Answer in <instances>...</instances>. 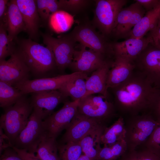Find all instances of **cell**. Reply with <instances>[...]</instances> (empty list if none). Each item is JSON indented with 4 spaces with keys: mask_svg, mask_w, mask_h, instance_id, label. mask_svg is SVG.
Masks as SVG:
<instances>
[{
    "mask_svg": "<svg viewBox=\"0 0 160 160\" xmlns=\"http://www.w3.org/2000/svg\"><path fill=\"white\" fill-rule=\"evenodd\" d=\"M58 1L60 10L73 13L81 10L89 2L86 0H59Z\"/></svg>",
    "mask_w": 160,
    "mask_h": 160,
    "instance_id": "35",
    "label": "cell"
},
{
    "mask_svg": "<svg viewBox=\"0 0 160 160\" xmlns=\"http://www.w3.org/2000/svg\"><path fill=\"white\" fill-rule=\"evenodd\" d=\"M12 148L23 160H40L35 154L30 153L24 150L17 148L14 146Z\"/></svg>",
    "mask_w": 160,
    "mask_h": 160,
    "instance_id": "41",
    "label": "cell"
},
{
    "mask_svg": "<svg viewBox=\"0 0 160 160\" xmlns=\"http://www.w3.org/2000/svg\"><path fill=\"white\" fill-rule=\"evenodd\" d=\"M101 136L89 135L79 142L83 152L90 160H96L101 143Z\"/></svg>",
    "mask_w": 160,
    "mask_h": 160,
    "instance_id": "30",
    "label": "cell"
},
{
    "mask_svg": "<svg viewBox=\"0 0 160 160\" xmlns=\"http://www.w3.org/2000/svg\"><path fill=\"white\" fill-rule=\"evenodd\" d=\"M134 62L120 57H114L108 73L107 88L116 87L126 80L135 69Z\"/></svg>",
    "mask_w": 160,
    "mask_h": 160,
    "instance_id": "20",
    "label": "cell"
},
{
    "mask_svg": "<svg viewBox=\"0 0 160 160\" xmlns=\"http://www.w3.org/2000/svg\"><path fill=\"white\" fill-rule=\"evenodd\" d=\"M109 89L117 113L123 118L150 113L160 94V90L135 69L126 80Z\"/></svg>",
    "mask_w": 160,
    "mask_h": 160,
    "instance_id": "1",
    "label": "cell"
},
{
    "mask_svg": "<svg viewBox=\"0 0 160 160\" xmlns=\"http://www.w3.org/2000/svg\"><path fill=\"white\" fill-rule=\"evenodd\" d=\"M79 46V50H75L72 62L69 67L73 73L80 72L87 74L92 73L111 60L93 50L87 49L81 45Z\"/></svg>",
    "mask_w": 160,
    "mask_h": 160,
    "instance_id": "16",
    "label": "cell"
},
{
    "mask_svg": "<svg viewBox=\"0 0 160 160\" xmlns=\"http://www.w3.org/2000/svg\"><path fill=\"white\" fill-rule=\"evenodd\" d=\"M79 100H66L60 109L43 120L47 137L56 139L61 132L67 128L78 112Z\"/></svg>",
    "mask_w": 160,
    "mask_h": 160,
    "instance_id": "11",
    "label": "cell"
},
{
    "mask_svg": "<svg viewBox=\"0 0 160 160\" xmlns=\"http://www.w3.org/2000/svg\"><path fill=\"white\" fill-rule=\"evenodd\" d=\"M44 44L49 47L53 53L57 68L63 71L69 68L73 57L76 42L69 34L57 38L49 33H40Z\"/></svg>",
    "mask_w": 160,
    "mask_h": 160,
    "instance_id": "10",
    "label": "cell"
},
{
    "mask_svg": "<svg viewBox=\"0 0 160 160\" xmlns=\"http://www.w3.org/2000/svg\"><path fill=\"white\" fill-rule=\"evenodd\" d=\"M126 0H96L93 20L94 27L106 37L111 34L118 14L127 2Z\"/></svg>",
    "mask_w": 160,
    "mask_h": 160,
    "instance_id": "7",
    "label": "cell"
},
{
    "mask_svg": "<svg viewBox=\"0 0 160 160\" xmlns=\"http://www.w3.org/2000/svg\"><path fill=\"white\" fill-rule=\"evenodd\" d=\"M74 22L73 16L65 11L60 10L50 17L48 24L51 30L59 33L65 32L71 28Z\"/></svg>",
    "mask_w": 160,
    "mask_h": 160,
    "instance_id": "25",
    "label": "cell"
},
{
    "mask_svg": "<svg viewBox=\"0 0 160 160\" xmlns=\"http://www.w3.org/2000/svg\"><path fill=\"white\" fill-rule=\"evenodd\" d=\"M113 60L108 61L92 72L91 75L85 80L87 91L82 98L96 93L110 96L106 82L108 73Z\"/></svg>",
    "mask_w": 160,
    "mask_h": 160,
    "instance_id": "21",
    "label": "cell"
},
{
    "mask_svg": "<svg viewBox=\"0 0 160 160\" xmlns=\"http://www.w3.org/2000/svg\"><path fill=\"white\" fill-rule=\"evenodd\" d=\"M31 103L33 111L43 120L51 115L60 103L67 100V97L58 90L32 93Z\"/></svg>",
    "mask_w": 160,
    "mask_h": 160,
    "instance_id": "17",
    "label": "cell"
},
{
    "mask_svg": "<svg viewBox=\"0 0 160 160\" xmlns=\"http://www.w3.org/2000/svg\"><path fill=\"white\" fill-rule=\"evenodd\" d=\"M77 160H90V159L84 154L82 155Z\"/></svg>",
    "mask_w": 160,
    "mask_h": 160,
    "instance_id": "44",
    "label": "cell"
},
{
    "mask_svg": "<svg viewBox=\"0 0 160 160\" xmlns=\"http://www.w3.org/2000/svg\"><path fill=\"white\" fill-rule=\"evenodd\" d=\"M56 139L46 136L39 145L36 157L40 160H60Z\"/></svg>",
    "mask_w": 160,
    "mask_h": 160,
    "instance_id": "28",
    "label": "cell"
},
{
    "mask_svg": "<svg viewBox=\"0 0 160 160\" xmlns=\"http://www.w3.org/2000/svg\"><path fill=\"white\" fill-rule=\"evenodd\" d=\"M153 46H154L155 47L160 49V44L155 45V46H154V45H153Z\"/></svg>",
    "mask_w": 160,
    "mask_h": 160,
    "instance_id": "46",
    "label": "cell"
},
{
    "mask_svg": "<svg viewBox=\"0 0 160 160\" xmlns=\"http://www.w3.org/2000/svg\"><path fill=\"white\" fill-rule=\"evenodd\" d=\"M24 95L8 83L0 81V106L4 109L13 105Z\"/></svg>",
    "mask_w": 160,
    "mask_h": 160,
    "instance_id": "27",
    "label": "cell"
},
{
    "mask_svg": "<svg viewBox=\"0 0 160 160\" xmlns=\"http://www.w3.org/2000/svg\"><path fill=\"white\" fill-rule=\"evenodd\" d=\"M145 9L138 2L124 8L119 13L111 34L117 38L128 36L132 30L145 15Z\"/></svg>",
    "mask_w": 160,
    "mask_h": 160,
    "instance_id": "15",
    "label": "cell"
},
{
    "mask_svg": "<svg viewBox=\"0 0 160 160\" xmlns=\"http://www.w3.org/2000/svg\"><path fill=\"white\" fill-rule=\"evenodd\" d=\"M160 16V3L147 11L140 21L133 28L128 36L129 38L141 39L149 31L157 25Z\"/></svg>",
    "mask_w": 160,
    "mask_h": 160,
    "instance_id": "23",
    "label": "cell"
},
{
    "mask_svg": "<svg viewBox=\"0 0 160 160\" xmlns=\"http://www.w3.org/2000/svg\"><path fill=\"white\" fill-rule=\"evenodd\" d=\"M8 0H0V22L5 23L8 9Z\"/></svg>",
    "mask_w": 160,
    "mask_h": 160,
    "instance_id": "42",
    "label": "cell"
},
{
    "mask_svg": "<svg viewBox=\"0 0 160 160\" xmlns=\"http://www.w3.org/2000/svg\"><path fill=\"white\" fill-rule=\"evenodd\" d=\"M118 160H160V157L141 145L133 149H127Z\"/></svg>",
    "mask_w": 160,
    "mask_h": 160,
    "instance_id": "31",
    "label": "cell"
},
{
    "mask_svg": "<svg viewBox=\"0 0 160 160\" xmlns=\"http://www.w3.org/2000/svg\"><path fill=\"white\" fill-rule=\"evenodd\" d=\"M151 39V44L155 46L160 44V27H156L150 31V34L149 36Z\"/></svg>",
    "mask_w": 160,
    "mask_h": 160,
    "instance_id": "43",
    "label": "cell"
},
{
    "mask_svg": "<svg viewBox=\"0 0 160 160\" xmlns=\"http://www.w3.org/2000/svg\"><path fill=\"white\" fill-rule=\"evenodd\" d=\"M22 14L28 37L35 41L38 40L41 21L38 13L36 0H16Z\"/></svg>",
    "mask_w": 160,
    "mask_h": 160,
    "instance_id": "18",
    "label": "cell"
},
{
    "mask_svg": "<svg viewBox=\"0 0 160 160\" xmlns=\"http://www.w3.org/2000/svg\"><path fill=\"white\" fill-rule=\"evenodd\" d=\"M152 42L148 36L141 39L129 38L121 42L112 43L114 57H120L134 62Z\"/></svg>",
    "mask_w": 160,
    "mask_h": 160,
    "instance_id": "19",
    "label": "cell"
},
{
    "mask_svg": "<svg viewBox=\"0 0 160 160\" xmlns=\"http://www.w3.org/2000/svg\"><path fill=\"white\" fill-rule=\"evenodd\" d=\"M107 126L97 120L78 112L61 139V144L78 142L89 135L102 136Z\"/></svg>",
    "mask_w": 160,
    "mask_h": 160,
    "instance_id": "8",
    "label": "cell"
},
{
    "mask_svg": "<svg viewBox=\"0 0 160 160\" xmlns=\"http://www.w3.org/2000/svg\"><path fill=\"white\" fill-rule=\"evenodd\" d=\"M75 42L80 45L99 52L107 59L114 54L112 43L106 40V36L97 32L93 26L87 23L78 25L69 34Z\"/></svg>",
    "mask_w": 160,
    "mask_h": 160,
    "instance_id": "6",
    "label": "cell"
},
{
    "mask_svg": "<svg viewBox=\"0 0 160 160\" xmlns=\"http://www.w3.org/2000/svg\"><path fill=\"white\" fill-rule=\"evenodd\" d=\"M0 153L9 147H12L13 146L11 143L8 137L5 134L3 129L0 127Z\"/></svg>",
    "mask_w": 160,
    "mask_h": 160,
    "instance_id": "39",
    "label": "cell"
},
{
    "mask_svg": "<svg viewBox=\"0 0 160 160\" xmlns=\"http://www.w3.org/2000/svg\"><path fill=\"white\" fill-rule=\"evenodd\" d=\"M25 95L13 105L5 109L0 118V127L13 146L16 138L27 125L33 111L31 101Z\"/></svg>",
    "mask_w": 160,
    "mask_h": 160,
    "instance_id": "3",
    "label": "cell"
},
{
    "mask_svg": "<svg viewBox=\"0 0 160 160\" xmlns=\"http://www.w3.org/2000/svg\"><path fill=\"white\" fill-rule=\"evenodd\" d=\"M30 73L16 49L8 60H0V81L13 86L29 79Z\"/></svg>",
    "mask_w": 160,
    "mask_h": 160,
    "instance_id": "14",
    "label": "cell"
},
{
    "mask_svg": "<svg viewBox=\"0 0 160 160\" xmlns=\"http://www.w3.org/2000/svg\"><path fill=\"white\" fill-rule=\"evenodd\" d=\"M149 45L134 61L135 69L142 73L156 88L160 90V49Z\"/></svg>",
    "mask_w": 160,
    "mask_h": 160,
    "instance_id": "13",
    "label": "cell"
},
{
    "mask_svg": "<svg viewBox=\"0 0 160 160\" xmlns=\"http://www.w3.org/2000/svg\"><path fill=\"white\" fill-rule=\"evenodd\" d=\"M58 150L60 160H77L83 152L79 142L58 144Z\"/></svg>",
    "mask_w": 160,
    "mask_h": 160,
    "instance_id": "34",
    "label": "cell"
},
{
    "mask_svg": "<svg viewBox=\"0 0 160 160\" xmlns=\"http://www.w3.org/2000/svg\"><path fill=\"white\" fill-rule=\"evenodd\" d=\"M58 90L66 97H71L73 101L80 100L86 92L85 79L81 77L74 79L65 83Z\"/></svg>",
    "mask_w": 160,
    "mask_h": 160,
    "instance_id": "26",
    "label": "cell"
},
{
    "mask_svg": "<svg viewBox=\"0 0 160 160\" xmlns=\"http://www.w3.org/2000/svg\"><path fill=\"white\" fill-rule=\"evenodd\" d=\"M127 149L124 140L118 141L111 145L100 146L96 160H116L125 152Z\"/></svg>",
    "mask_w": 160,
    "mask_h": 160,
    "instance_id": "29",
    "label": "cell"
},
{
    "mask_svg": "<svg viewBox=\"0 0 160 160\" xmlns=\"http://www.w3.org/2000/svg\"><path fill=\"white\" fill-rule=\"evenodd\" d=\"M0 160H23L12 148L4 150L0 154Z\"/></svg>",
    "mask_w": 160,
    "mask_h": 160,
    "instance_id": "37",
    "label": "cell"
},
{
    "mask_svg": "<svg viewBox=\"0 0 160 160\" xmlns=\"http://www.w3.org/2000/svg\"><path fill=\"white\" fill-rule=\"evenodd\" d=\"M77 110L79 113L96 119L106 126L114 118L119 117L110 96L101 95H92L80 99Z\"/></svg>",
    "mask_w": 160,
    "mask_h": 160,
    "instance_id": "5",
    "label": "cell"
},
{
    "mask_svg": "<svg viewBox=\"0 0 160 160\" xmlns=\"http://www.w3.org/2000/svg\"><path fill=\"white\" fill-rule=\"evenodd\" d=\"M5 24L9 39L15 41L22 31L25 32V28L22 14L16 0L9 1Z\"/></svg>",
    "mask_w": 160,
    "mask_h": 160,
    "instance_id": "22",
    "label": "cell"
},
{
    "mask_svg": "<svg viewBox=\"0 0 160 160\" xmlns=\"http://www.w3.org/2000/svg\"><path fill=\"white\" fill-rule=\"evenodd\" d=\"M42 121L33 111L27 125L16 138L13 146L35 154L39 145L47 136Z\"/></svg>",
    "mask_w": 160,
    "mask_h": 160,
    "instance_id": "9",
    "label": "cell"
},
{
    "mask_svg": "<svg viewBox=\"0 0 160 160\" xmlns=\"http://www.w3.org/2000/svg\"><path fill=\"white\" fill-rule=\"evenodd\" d=\"M124 120L126 131L124 140L128 150L144 143L159 124L150 113L127 117Z\"/></svg>",
    "mask_w": 160,
    "mask_h": 160,
    "instance_id": "4",
    "label": "cell"
},
{
    "mask_svg": "<svg viewBox=\"0 0 160 160\" xmlns=\"http://www.w3.org/2000/svg\"><path fill=\"white\" fill-rule=\"evenodd\" d=\"M147 12L153 9L160 3L159 0H136Z\"/></svg>",
    "mask_w": 160,
    "mask_h": 160,
    "instance_id": "40",
    "label": "cell"
},
{
    "mask_svg": "<svg viewBox=\"0 0 160 160\" xmlns=\"http://www.w3.org/2000/svg\"><path fill=\"white\" fill-rule=\"evenodd\" d=\"M88 77L86 73L75 72L51 77L28 79L13 86L26 95L41 91L58 90L64 84L71 80L79 77L86 80Z\"/></svg>",
    "mask_w": 160,
    "mask_h": 160,
    "instance_id": "12",
    "label": "cell"
},
{
    "mask_svg": "<svg viewBox=\"0 0 160 160\" xmlns=\"http://www.w3.org/2000/svg\"><path fill=\"white\" fill-rule=\"evenodd\" d=\"M16 49L15 41L9 39L5 23L0 22V60L10 56Z\"/></svg>",
    "mask_w": 160,
    "mask_h": 160,
    "instance_id": "32",
    "label": "cell"
},
{
    "mask_svg": "<svg viewBox=\"0 0 160 160\" xmlns=\"http://www.w3.org/2000/svg\"><path fill=\"white\" fill-rule=\"evenodd\" d=\"M157 27H160V16L159 19Z\"/></svg>",
    "mask_w": 160,
    "mask_h": 160,
    "instance_id": "45",
    "label": "cell"
},
{
    "mask_svg": "<svg viewBox=\"0 0 160 160\" xmlns=\"http://www.w3.org/2000/svg\"><path fill=\"white\" fill-rule=\"evenodd\" d=\"M142 145L160 157V124H159L148 139Z\"/></svg>",
    "mask_w": 160,
    "mask_h": 160,
    "instance_id": "36",
    "label": "cell"
},
{
    "mask_svg": "<svg viewBox=\"0 0 160 160\" xmlns=\"http://www.w3.org/2000/svg\"><path fill=\"white\" fill-rule=\"evenodd\" d=\"M125 133L124 118L119 116L112 124L105 128L101 137V143L104 145H111L124 140Z\"/></svg>",
    "mask_w": 160,
    "mask_h": 160,
    "instance_id": "24",
    "label": "cell"
},
{
    "mask_svg": "<svg viewBox=\"0 0 160 160\" xmlns=\"http://www.w3.org/2000/svg\"><path fill=\"white\" fill-rule=\"evenodd\" d=\"M37 11L41 21L48 23L50 16L60 10L59 1L57 0H36Z\"/></svg>",
    "mask_w": 160,
    "mask_h": 160,
    "instance_id": "33",
    "label": "cell"
},
{
    "mask_svg": "<svg viewBox=\"0 0 160 160\" xmlns=\"http://www.w3.org/2000/svg\"><path fill=\"white\" fill-rule=\"evenodd\" d=\"M16 49L29 68L30 73L37 78H45L57 68L53 52L30 39L17 38L15 40Z\"/></svg>",
    "mask_w": 160,
    "mask_h": 160,
    "instance_id": "2",
    "label": "cell"
},
{
    "mask_svg": "<svg viewBox=\"0 0 160 160\" xmlns=\"http://www.w3.org/2000/svg\"><path fill=\"white\" fill-rule=\"evenodd\" d=\"M150 113L158 123L160 124V94L154 103Z\"/></svg>",
    "mask_w": 160,
    "mask_h": 160,
    "instance_id": "38",
    "label": "cell"
}]
</instances>
